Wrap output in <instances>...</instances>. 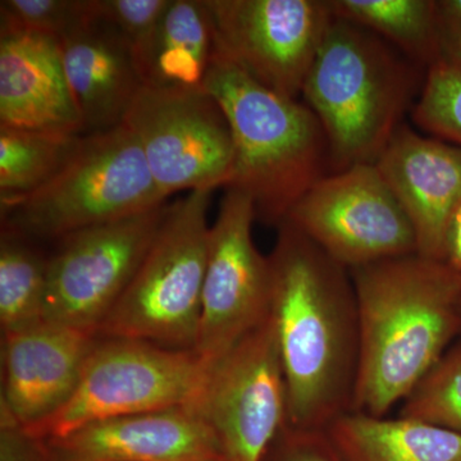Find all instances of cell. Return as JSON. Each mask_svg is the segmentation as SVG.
Returning <instances> with one entry per match:
<instances>
[{
    "instance_id": "cell-29",
    "label": "cell",
    "mask_w": 461,
    "mask_h": 461,
    "mask_svg": "<svg viewBox=\"0 0 461 461\" xmlns=\"http://www.w3.org/2000/svg\"><path fill=\"white\" fill-rule=\"evenodd\" d=\"M0 461H54L44 439L0 420Z\"/></svg>"
},
{
    "instance_id": "cell-27",
    "label": "cell",
    "mask_w": 461,
    "mask_h": 461,
    "mask_svg": "<svg viewBox=\"0 0 461 461\" xmlns=\"http://www.w3.org/2000/svg\"><path fill=\"white\" fill-rule=\"evenodd\" d=\"M171 0H93L94 16L111 23L133 50L148 41Z\"/></svg>"
},
{
    "instance_id": "cell-20",
    "label": "cell",
    "mask_w": 461,
    "mask_h": 461,
    "mask_svg": "<svg viewBox=\"0 0 461 461\" xmlns=\"http://www.w3.org/2000/svg\"><path fill=\"white\" fill-rule=\"evenodd\" d=\"M324 433L342 461H461V433L400 415L350 411Z\"/></svg>"
},
{
    "instance_id": "cell-17",
    "label": "cell",
    "mask_w": 461,
    "mask_h": 461,
    "mask_svg": "<svg viewBox=\"0 0 461 461\" xmlns=\"http://www.w3.org/2000/svg\"><path fill=\"white\" fill-rule=\"evenodd\" d=\"M0 126L84 135L54 36L0 32Z\"/></svg>"
},
{
    "instance_id": "cell-30",
    "label": "cell",
    "mask_w": 461,
    "mask_h": 461,
    "mask_svg": "<svg viewBox=\"0 0 461 461\" xmlns=\"http://www.w3.org/2000/svg\"><path fill=\"white\" fill-rule=\"evenodd\" d=\"M438 63L461 75V26H441Z\"/></svg>"
},
{
    "instance_id": "cell-5",
    "label": "cell",
    "mask_w": 461,
    "mask_h": 461,
    "mask_svg": "<svg viewBox=\"0 0 461 461\" xmlns=\"http://www.w3.org/2000/svg\"><path fill=\"white\" fill-rule=\"evenodd\" d=\"M130 127L83 135L53 180L21 198L2 200V229L57 240L166 204Z\"/></svg>"
},
{
    "instance_id": "cell-11",
    "label": "cell",
    "mask_w": 461,
    "mask_h": 461,
    "mask_svg": "<svg viewBox=\"0 0 461 461\" xmlns=\"http://www.w3.org/2000/svg\"><path fill=\"white\" fill-rule=\"evenodd\" d=\"M123 123L140 141L166 198L229 185L235 160L232 131L220 103L205 90L144 87Z\"/></svg>"
},
{
    "instance_id": "cell-13",
    "label": "cell",
    "mask_w": 461,
    "mask_h": 461,
    "mask_svg": "<svg viewBox=\"0 0 461 461\" xmlns=\"http://www.w3.org/2000/svg\"><path fill=\"white\" fill-rule=\"evenodd\" d=\"M253 202L226 189L209 233L195 351L209 369L269 315L271 268L253 239Z\"/></svg>"
},
{
    "instance_id": "cell-12",
    "label": "cell",
    "mask_w": 461,
    "mask_h": 461,
    "mask_svg": "<svg viewBox=\"0 0 461 461\" xmlns=\"http://www.w3.org/2000/svg\"><path fill=\"white\" fill-rule=\"evenodd\" d=\"M230 461H263L287 424V388L271 314L209 369L195 408Z\"/></svg>"
},
{
    "instance_id": "cell-16",
    "label": "cell",
    "mask_w": 461,
    "mask_h": 461,
    "mask_svg": "<svg viewBox=\"0 0 461 461\" xmlns=\"http://www.w3.org/2000/svg\"><path fill=\"white\" fill-rule=\"evenodd\" d=\"M44 441L54 461H211L223 455L191 406L94 421Z\"/></svg>"
},
{
    "instance_id": "cell-3",
    "label": "cell",
    "mask_w": 461,
    "mask_h": 461,
    "mask_svg": "<svg viewBox=\"0 0 461 461\" xmlns=\"http://www.w3.org/2000/svg\"><path fill=\"white\" fill-rule=\"evenodd\" d=\"M415 65L371 30L333 18L303 87L330 148V175L375 165L423 87Z\"/></svg>"
},
{
    "instance_id": "cell-31",
    "label": "cell",
    "mask_w": 461,
    "mask_h": 461,
    "mask_svg": "<svg viewBox=\"0 0 461 461\" xmlns=\"http://www.w3.org/2000/svg\"><path fill=\"white\" fill-rule=\"evenodd\" d=\"M446 263L461 273V203L451 218L447 235Z\"/></svg>"
},
{
    "instance_id": "cell-23",
    "label": "cell",
    "mask_w": 461,
    "mask_h": 461,
    "mask_svg": "<svg viewBox=\"0 0 461 461\" xmlns=\"http://www.w3.org/2000/svg\"><path fill=\"white\" fill-rule=\"evenodd\" d=\"M83 135L0 126V202L21 198L53 180Z\"/></svg>"
},
{
    "instance_id": "cell-28",
    "label": "cell",
    "mask_w": 461,
    "mask_h": 461,
    "mask_svg": "<svg viewBox=\"0 0 461 461\" xmlns=\"http://www.w3.org/2000/svg\"><path fill=\"white\" fill-rule=\"evenodd\" d=\"M263 461H342L324 430L291 429L287 424Z\"/></svg>"
},
{
    "instance_id": "cell-9",
    "label": "cell",
    "mask_w": 461,
    "mask_h": 461,
    "mask_svg": "<svg viewBox=\"0 0 461 461\" xmlns=\"http://www.w3.org/2000/svg\"><path fill=\"white\" fill-rule=\"evenodd\" d=\"M285 222L350 271L417 254L411 221L375 165L324 176L294 205Z\"/></svg>"
},
{
    "instance_id": "cell-6",
    "label": "cell",
    "mask_w": 461,
    "mask_h": 461,
    "mask_svg": "<svg viewBox=\"0 0 461 461\" xmlns=\"http://www.w3.org/2000/svg\"><path fill=\"white\" fill-rule=\"evenodd\" d=\"M213 191H191L168 204L153 244L123 295L98 330L100 338L140 339L195 350L208 260L206 221Z\"/></svg>"
},
{
    "instance_id": "cell-25",
    "label": "cell",
    "mask_w": 461,
    "mask_h": 461,
    "mask_svg": "<svg viewBox=\"0 0 461 461\" xmlns=\"http://www.w3.org/2000/svg\"><path fill=\"white\" fill-rule=\"evenodd\" d=\"M411 118L424 131L461 148V75L442 63L430 67Z\"/></svg>"
},
{
    "instance_id": "cell-8",
    "label": "cell",
    "mask_w": 461,
    "mask_h": 461,
    "mask_svg": "<svg viewBox=\"0 0 461 461\" xmlns=\"http://www.w3.org/2000/svg\"><path fill=\"white\" fill-rule=\"evenodd\" d=\"M167 209L168 203L57 240L48 263L45 321L98 335L147 256Z\"/></svg>"
},
{
    "instance_id": "cell-19",
    "label": "cell",
    "mask_w": 461,
    "mask_h": 461,
    "mask_svg": "<svg viewBox=\"0 0 461 461\" xmlns=\"http://www.w3.org/2000/svg\"><path fill=\"white\" fill-rule=\"evenodd\" d=\"M144 87L204 90L213 63V30L203 0H171L147 41L133 50Z\"/></svg>"
},
{
    "instance_id": "cell-18",
    "label": "cell",
    "mask_w": 461,
    "mask_h": 461,
    "mask_svg": "<svg viewBox=\"0 0 461 461\" xmlns=\"http://www.w3.org/2000/svg\"><path fill=\"white\" fill-rule=\"evenodd\" d=\"M59 44L84 135L122 124L144 89L132 45L98 18L60 39Z\"/></svg>"
},
{
    "instance_id": "cell-21",
    "label": "cell",
    "mask_w": 461,
    "mask_h": 461,
    "mask_svg": "<svg viewBox=\"0 0 461 461\" xmlns=\"http://www.w3.org/2000/svg\"><path fill=\"white\" fill-rule=\"evenodd\" d=\"M333 17L371 30L427 71L439 60L436 0H330Z\"/></svg>"
},
{
    "instance_id": "cell-22",
    "label": "cell",
    "mask_w": 461,
    "mask_h": 461,
    "mask_svg": "<svg viewBox=\"0 0 461 461\" xmlns=\"http://www.w3.org/2000/svg\"><path fill=\"white\" fill-rule=\"evenodd\" d=\"M50 257L35 240L2 229L0 238V327L2 335L45 321Z\"/></svg>"
},
{
    "instance_id": "cell-34",
    "label": "cell",
    "mask_w": 461,
    "mask_h": 461,
    "mask_svg": "<svg viewBox=\"0 0 461 461\" xmlns=\"http://www.w3.org/2000/svg\"><path fill=\"white\" fill-rule=\"evenodd\" d=\"M459 317H460V338H461V290H460V296H459Z\"/></svg>"
},
{
    "instance_id": "cell-14",
    "label": "cell",
    "mask_w": 461,
    "mask_h": 461,
    "mask_svg": "<svg viewBox=\"0 0 461 461\" xmlns=\"http://www.w3.org/2000/svg\"><path fill=\"white\" fill-rule=\"evenodd\" d=\"M98 339L51 321L2 335L0 420L32 430L53 417L74 395Z\"/></svg>"
},
{
    "instance_id": "cell-24",
    "label": "cell",
    "mask_w": 461,
    "mask_h": 461,
    "mask_svg": "<svg viewBox=\"0 0 461 461\" xmlns=\"http://www.w3.org/2000/svg\"><path fill=\"white\" fill-rule=\"evenodd\" d=\"M400 406V417L461 433V338Z\"/></svg>"
},
{
    "instance_id": "cell-32",
    "label": "cell",
    "mask_w": 461,
    "mask_h": 461,
    "mask_svg": "<svg viewBox=\"0 0 461 461\" xmlns=\"http://www.w3.org/2000/svg\"><path fill=\"white\" fill-rule=\"evenodd\" d=\"M436 9L439 25L461 26V0H438Z\"/></svg>"
},
{
    "instance_id": "cell-7",
    "label": "cell",
    "mask_w": 461,
    "mask_h": 461,
    "mask_svg": "<svg viewBox=\"0 0 461 461\" xmlns=\"http://www.w3.org/2000/svg\"><path fill=\"white\" fill-rule=\"evenodd\" d=\"M208 375L209 366L195 350L99 336L71 399L26 432L50 439L121 415L195 408Z\"/></svg>"
},
{
    "instance_id": "cell-1",
    "label": "cell",
    "mask_w": 461,
    "mask_h": 461,
    "mask_svg": "<svg viewBox=\"0 0 461 461\" xmlns=\"http://www.w3.org/2000/svg\"><path fill=\"white\" fill-rule=\"evenodd\" d=\"M268 256L269 314L287 388V426L324 430L353 411L360 329L350 269L288 222Z\"/></svg>"
},
{
    "instance_id": "cell-15",
    "label": "cell",
    "mask_w": 461,
    "mask_h": 461,
    "mask_svg": "<svg viewBox=\"0 0 461 461\" xmlns=\"http://www.w3.org/2000/svg\"><path fill=\"white\" fill-rule=\"evenodd\" d=\"M375 165L411 221L418 256L446 262L451 218L461 203V148L402 123Z\"/></svg>"
},
{
    "instance_id": "cell-10",
    "label": "cell",
    "mask_w": 461,
    "mask_h": 461,
    "mask_svg": "<svg viewBox=\"0 0 461 461\" xmlns=\"http://www.w3.org/2000/svg\"><path fill=\"white\" fill-rule=\"evenodd\" d=\"M217 56L287 98L302 95L333 21L323 0H203Z\"/></svg>"
},
{
    "instance_id": "cell-2",
    "label": "cell",
    "mask_w": 461,
    "mask_h": 461,
    "mask_svg": "<svg viewBox=\"0 0 461 461\" xmlns=\"http://www.w3.org/2000/svg\"><path fill=\"white\" fill-rule=\"evenodd\" d=\"M350 273L360 329L353 411L387 417L460 339L461 273L418 254Z\"/></svg>"
},
{
    "instance_id": "cell-33",
    "label": "cell",
    "mask_w": 461,
    "mask_h": 461,
    "mask_svg": "<svg viewBox=\"0 0 461 461\" xmlns=\"http://www.w3.org/2000/svg\"><path fill=\"white\" fill-rule=\"evenodd\" d=\"M211 461H230V459H227V457H226V456H223V455H222V456L215 457V459L211 460Z\"/></svg>"
},
{
    "instance_id": "cell-4",
    "label": "cell",
    "mask_w": 461,
    "mask_h": 461,
    "mask_svg": "<svg viewBox=\"0 0 461 461\" xmlns=\"http://www.w3.org/2000/svg\"><path fill=\"white\" fill-rule=\"evenodd\" d=\"M204 90L222 107L235 160L226 189L253 202L257 220L278 227L312 186L330 175V148L304 103L267 89L214 54Z\"/></svg>"
},
{
    "instance_id": "cell-26",
    "label": "cell",
    "mask_w": 461,
    "mask_h": 461,
    "mask_svg": "<svg viewBox=\"0 0 461 461\" xmlns=\"http://www.w3.org/2000/svg\"><path fill=\"white\" fill-rule=\"evenodd\" d=\"M93 0H2L0 32L23 30L58 41L93 21Z\"/></svg>"
}]
</instances>
